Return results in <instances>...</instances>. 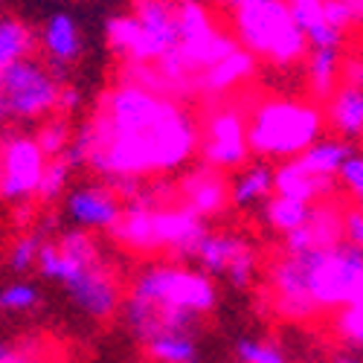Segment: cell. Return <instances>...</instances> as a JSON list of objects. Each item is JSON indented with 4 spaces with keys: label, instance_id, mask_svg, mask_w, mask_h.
Masks as SVG:
<instances>
[{
    "label": "cell",
    "instance_id": "cell-1",
    "mask_svg": "<svg viewBox=\"0 0 363 363\" xmlns=\"http://www.w3.org/2000/svg\"><path fill=\"white\" fill-rule=\"evenodd\" d=\"M201 151V123L186 108L134 82L105 90L96 111L79 125L65 155L96 172L105 184L148 180L189 166Z\"/></svg>",
    "mask_w": 363,
    "mask_h": 363
},
{
    "label": "cell",
    "instance_id": "cell-2",
    "mask_svg": "<svg viewBox=\"0 0 363 363\" xmlns=\"http://www.w3.org/2000/svg\"><path fill=\"white\" fill-rule=\"evenodd\" d=\"M363 291V250L343 241L335 247L285 253L270 262L267 306L288 323H308L340 311Z\"/></svg>",
    "mask_w": 363,
    "mask_h": 363
},
{
    "label": "cell",
    "instance_id": "cell-3",
    "mask_svg": "<svg viewBox=\"0 0 363 363\" xmlns=\"http://www.w3.org/2000/svg\"><path fill=\"white\" fill-rule=\"evenodd\" d=\"M218 306L213 277L186 264L155 262L134 277L125 302L123 323L140 343L166 331H195L198 323Z\"/></svg>",
    "mask_w": 363,
    "mask_h": 363
},
{
    "label": "cell",
    "instance_id": "cell-4",
    "mask_svg": "<svg viewBox=\"0 0 363 363\" xmlns=\"http://www.w3.org/2000/svg\"><path fill=\"white\" fill-rule=\"evenodd\" d=\"M177 186L143 184L131 201H125L123 218L111 230L119 247L140 256L166 253L172 259H195L203 235L209 233L203 218H198L184 203H174Z\"/></svg>",
    "mask_w": 363,
    "mask_h": 363
},
{
    "label": "cell",
    "instance_id": "cell-5",
    "mask_svg": "<svg viewBox=\"0 0 363 363\" xmlns=\"http://www.w3.org/2000/svg\"><path fill=\"white\" fill-rule=\"evenodd\" d=\"M38 274L62 285L73 306L90 320H111L123 311L125 296L119 279L87 230L73 227L58 241H47L38 256Z\"/></svg>",
    "mask_w": 363,
    "mask_h": 363
},
{
    "label": "cell",
    "instance_id": "cell-6",
    "mask_svg": "<svg viewBox=\"0 0 363 363\" xmlns=\"http://www.w3.org/2000/svg\"><path fill=\"white\" fill-rule=\"evenodd\" d=\"M325 128V113L317 102L270 96L253 105L247 116L250 151L262 160H294L311 148Z\"/></svg>",
    "mask_w": 363,
    "mask_h": 363
},
{
    "label": "cell",
    "instance_id": "cell-7",
    "mask_svg": "<svg viewBox=\"0 0 363 363\" xmlns=\"http://www.w3.org/2000/svg\"><path fill=\"white\" fill-rule=\"evenodd\" d=\"M230 23L235 41L256 62H264L270 67H296L311 52V44L296 23L288 0H250L230 12Z\"/></svg>",
    "mask_w": 363,
    "mask_h": 363
},
{
    "label": "cell",
    "instance_id": "cell-8",
    "mask_svg": "<svg viewBox=\"0 0 363 363\" xmlns=\"http://www.w3.org/2000/svg\"><path fill=\"white\" fill-rule=\"evenodd\" d=\"M105 38L125 65H157L180 41L177 4L174 0H134L131 15L108 21Z\"/></svg>",
    "mask_w": 363,
    "mask_h": 363
},
{
    "label": "cell",
    "instance_id": "cell-9",
    "mask_svg": "<svg viewBox=\"0 0 363 363\" xmlns=\"http://www.w3.org/2000/svg\"><path fill=\"white\" fill-rule=\"evenodd\" d=\"M62 87L65 84L52 73V67L35 62V58H23L0 76V90H4L9 116L18 123H35V119L50 116L58 108Z\"/></svg>",
    "mask_w": 363,
    "mask_h": 363
},
{
    "label": "cell",
    "instance_id": "cell-10",
    "mask_svg": "<svg viewBox=\"0 0 363 363\" xmlns=\"http://www.w3.org/2000/svg\"><path fill=\"white\" fill-rule=\"evenodd\" d=\"M247 111L233 102H221L209 108L201 125V160L216 172L241 169L250 160V140H247Z\"/></svg>",
    "mask_w": 363,
    "mask_h": 363
},
{
    "label": "cell",
    "instance_id": "cell-11",
    "mask_svg": "<svg viewBox=\"0 0 363 363\" xmlns=\"http://www.w3.org/2000/svg\"><path fill=\"white\" fill-rule=\"evenodd\" d=\"M0 155H4L0 201L29 203L33 198H38V186L50 163L38 140L29 134H9L0 140Z\"/></svg>",
    "mask_w": 363,
    "mask_h": 363
},
{
    "label": "cell",
    "instance_id": "cell-12",
    "mask_svg": "<svg viewBox=\"0 0 363 363\" xmlns=\"http://www.w3.org/2000/svg\"><path fill=\"white\" fill-rule=\"evenodd\" d=\"M195 262L201 264L203 274L224 277L233 288H247L259 270L256 247L241 233H230V230L206 233L195 253Z\"/></svg>",
    "mask_w": 363,
    "mask_h": 363
},
{
    "label": "cell",
    "instance_id": "cell-13",
    "mask_svg": "<svg viewBox=\"0 0 363 363\" xmlns=\"http://www.w3.org/2000/svg\"><path fill=\"white\" fill-rule=\"evenodd\" d=\"M123 198L108 184H82L65 198V213L79 230H113L123 218Z\"/></svg>",
    "mask_w": 363,
    "mask_h": 363
},
{
    "label": "cell",
    "instance_id": "cell-14",
    "mask_svg": "<svg viewBox=\"0 0 363 363\" xmlns=\"http://www.w3.org/2000/svg\"><path fill=\"white\" fill-rule=\"evenodd\" d=\"M346 241V209L335 198L320 201L311 206V213L296 233L285 235V253H308V250H323L335 247Z\"/></svg>",
    "mask_w": 363,
    "mask_h": 363
},
{
    "label": "cell",
    "instance_id": "cell-15",
    "mask_svg": "<svg viewBox=\"0 0 363 363\" xmlns=\"http://www.w3.org/2000/svg\"><path fill=\"white\" fill-rule=\"evenodd\" d=\"M177 201L203 221L216 218L230 206V180L216 169L198 166L177 180Z\"/></svg>",
    "mask_w": 363,
    "mask_h": 363
},
{
    "label": "cell",
    "instance_id": "cell-16",
    "mask_svg": "<svg viewBox=\"0 0 363 363\" xmlns=\"http://www.w3.org/2000/svg\"><path fill=\"white\" fill-rule=\"evenodd\" d=\"M38 44L47 55V65L52 67V73L58 79H65L67 67H73L84 52V35H82L76 18L67 12H52L44 21Z\"/></svg>",
    "mask_w": 363,
    "mask_h": 363
},
{
    "label": "cell",
    "instance_id": "cell-17",
    "mask_svg": "<svg viewBox=\"0 0 363 363\" xmlns=\"http://www.w3.org/2000/svg\"><path fill=\"white\" fill-rule=\"evenodd\" d=\"M274 195H277V169L267 166V160L241 166L230 184V203L238 209L264 206Z\"/></svg>",
    "mask_w": 363,
    "mask_h": 363
},
{
    "label": "cell",
    "instance_id": "cell-18",
    "mask_svg": "<svg viewBox=\"0 0 363 363\" xmlns=\"http://www.w3.org/2000/svg\"><path fill=\"white\" fill-rule=\"evenodd\" d=\"M325 125L340 140H357L363 137V90L340 84L335 94L325 99Z\"/></svg>",
    "mask_w": 363,
    "mask_h": 363
},
{
    "label": "cell",
    "instance_id": "cell-19",
    "mask_svg": "<svg viewBox=\"0 0 363 363\" xmlns=\"http://www.w3.org/2000/svg\"><path fill=\"white\" fill-rule=\"evenodd\" d=\"M335 192V180L317 177L299 166V160H285L277 166V195L302 201V203H320L328 201Z\"/></svg>",
    "mask_w": 363,
    "mask_h": 363
},
{
    "label": "cell",
    "instance_id": "cell-20",
    "mask_svg": "<svg viewBox=\"0 0 363 363\" xmlns=\"http://www.w3.org/2000/svg\"><path fill=\"white\" fill-rule=\"evenodd\" d=\"M288 6L302 26L311 50H340L343 33L331 29L325 21V0H288Z\"/></svg>",
    "mask_w": 363,
    "mask_h": 363
},
{
    "label": "cell",
    "instance_id": "cell-21",
    "mask_svg": "<svg viewBox=\"0 0 363 363\" xmlns=\"http://www.w3.org/2000/svg\"><path fill=\"white\" fill-rule=\"evenodd\" d=\"M352 143L349 140H340V137H320L311 148H306L299 157V166L317 174V177H328V180H335L343 169V163L352 157Z\"/></svg>",
    "mask_w": 363,
    "mask_h": 363
},
{
    "label": "cell",
    "instance_id": "cell-22",
    "mask_svg": "<svg viewBox=\"0 0 363 363\" xmlns=\"http://www.w3.org/2000/svg\"><path fill=\"white\" fill-rule=\"evenodd\" d=\"M340 70H343L340 50H311L306 58V84L311 96L325 102L340 87Z\"/></svg>",
    "mask_w": 363,
    "mask_h": 363
},
{
    "label": "cell",
    "instance_id": "cell-23",
    "mask_svg": "<svg viewBox=\"0 0 363 363\" xmlns=\"http://www.w3.org/2000/svg\"><path fill=\"white\" fill-rule=\"evenodd\" d=\"M143 352L155 363H198L201 357L195 331H166L143 343Z\"/></svg>",
    "mask_w": 363,
    "mask_h": 363
},
{
    "label": "cell",
    "instance_id": "cell-24",
    "mask_svg": "<svg viewBox=\"0 0 363 363\" xmlns=\"http://www.w3.org/2000/svg\"><path fill=\"white\" fill-rule=\"evenodd\" d=\"M38 47L35 33L23 21L4 15L0 18V76H4L12 65L33 58V50Z\"/></svg>",
    "mask_w": 363,
    "mask_h": 363
},
{
    "label": "cell",
    "instance_id": "cell-25",
    "mask_svg": "<svg viewBox=\"0 0 363 363\" xmlns=\"http://www.w3.org/2000/svg\"><path fill=\"white\" fill-rule=\"evenodd\" d=\"M308 213H311V203H302V201H294L285 195H274L262 206V221L267 224V230H274L277 235L285 238L306 224Z\"/></svg>",
    "mask_w": 363,
    "mask_h": 363
},
{
    "label": "cell",
    "instance_id": "cell-26",
    "mask_svg": "<svg viewBox=\"0 0 363 363\" xmlns=\"http://www.w3.org/2000/svg\"><path fill=\"white\" fill-rule=\"evenodd\" d=\"M47 245V233L44 230H33V233H23L12 241V247L6 253V267L12 274H26V270L38 267V256Z\"/></svg>",
    "mask_w": 363,
    "mask_h": 363
},
{
    "label": "cell",
    "instance_id": "cell-27",
    "mask_svg": "<svg viewBox=\"0 0 363 363\" xmlns=\"http://www.w3.org/2000/svg\"><path fill=\"white\" fill-rule=\"evenodd\" d=\"M41 306V291L33 282H6L0 285V314H29Z\"/></svg>",
    "mask_w": 363,
    "mask_h": 363
},
{
    "label": "cell",
    "instance_id": "cell-28",
    "mask_svg": "<svg viewBox=\"0 0 363 363\" xmlns=\"http://www.w3.org/2000/svg\"><path fill=\"white\" fill-rule=\"evenodd\" d=\"M73 172H76V163H73L67 155L52 157V160L47 163L44 180H41V186H38V201H41V203H55L58 198L67 192V184H70Z\"/></svg>",
    "mask_w": 363,
    "mask_h": 363
},
{
    "label": "cell",
    "instance_id": "cell-29",
    "mask_svg": "<svg viewBox=\"0 0 363 363\" xmlns=\"http://www.w3.org/2000/svg\"><path fill=\"white\" fill-rule=\"evenodd\" d=\"M35 140L44 148V155L52 160V157H62L65 151L73 145L76 137H73V128H70L67 116H52V119H47V123L38 128Z\"/></svg>",
    "mask_w": 363,
    "mask_h": 363
},
{
    "label": "cell",
    "instance_id": "cell-30",
    "mask_svg": "<svg viewBox=\"0 0 363 363\" xmlns=\"http://www.w3.org/2000/svg\"><path fill=\"white\" fill-rule=\"evenodd\" d=\"M335 335L352 346V349H363V291L357 299H352L346 308L337 311L335 317Z\"/></svg>",
    "mask_w": 363,
    "mask_h": 363
},
{
    "label": "cell",
    "instance_id": "cell-31",
    "mask_svg": "<svg viewBox=\"0 0 363 363\" xmlns=\"http://www.w3.org/2000/svg\"><path fill=\"white\" fill-rule=\"evenodd\" d=\"M235 357H238V363H291L279 346L267 343V340H256V337H238Z\"/></svg>",
    "mask_w": 363,
    "mask_h": 363
},
{
    "label": "cell",
    "instance_id": "cell-32",
    "mask_svg": "<svg viewBox=\"0 0 363 363\" xmlns=\"http://www.w3.org/2000/svg\"><path fill=\"white\" fill-rule=\"evenodd\" d=\"M337 180H340V186L357 201V206H363V151H357V148L352 151V157L343 163Z\"/></svg>",
    "mask_w": 363,
    "mask_h": 363
},
{
    "label": "cell",
    "instance_id": "cell-33",
    "mask_svg": "<svg viewBox=\"0 0 363 363\" xmlns=\"http://www.w3.org/2000/svg\"><path fill=\"white\" fill-rule=\"evenodd\" d=\"M325 21H328L331 29L346 33V29L354 23V15H352V9L343 4V0H325Z\"/></svg>",
    "mask_w": 363,
    "mask_h": 363
},
{
    "label": "cell",
    "instance_id": "cell-34",
    "mask_svg": "<svg viewBox=\"0 0 363 363\" xmlns=\"http://www.w3.org/2000/svg\"><path fill=\"white\" fill-rule=\"evenodd\" d=\"M346 241L363 250V206L346 209Z\"/></svg>",
    "mask_w": 363,
    "mask_h": 363
},
{
    "label": "cell",
    "instance_id": "cell-35",
    "mask_svg": "<svg viewBox=\"0 0 363 363\" xmlns=\"http://www.w3.org/2000/svg\"><path fill=\"white\" fill-rule=\"evenodd\" d=\"M340 82L349 84V87H360V90H363V58H360V55H349V58H343Z\"/></svg>",
    "mask_w": 363,
    "mask_h": 363
},
{
    "label": "cell",
    "instance_id": "cell-36",
    "mask_svg": "<svg viewBox=\"0 0 363 363\" xmlns=\"http://www.w3.org/2000/svg\"><path fill=\"white\" fill-rule=\"evenodd\" d=\"M79 105H82V90L73 87V84H65V87H62V96H58L55 113H58V116H70L73 111H79Z\"/></svg>",
    "mask_w": 363,
    "mask_h": 363
},
{
    "label": "cell",
    "instance_id": "cell-37",
    "mask_svg": "<svg viewBox=\"0 0 363 363\" xmlns=\"http://www.w3.org/2000/svg\"><path fill=\"white\" fill-rule=\"evenodd\" d=\"M18 354V343H9L4 335H0V363H12Z\"/></svg>",
    "mask_w": 363,
    "mask_h": 363
},
{
    "label": "cell",
    "instance_id": "cell-38",
    "mask_svg": "<svg viewBox=\"0 0 363 363\" xmlns=\"http://www.w3.org/2000/svg\"><path fill=\"white\" fill-rule=\"evenodd\" d=\"M209 4H216V6H221V9H227V12H235L238 6L250 4V0H209Z\"/></svg>",
    "mask_w": 363,
    "mask_h": 363
},
{
    "label": "cell",
    "instance_id": "cell-39",
    "mask_svg": "<svg viewBox=\"0 0 363 363\" xmlns=\"http://www.w3.org/2000/svg\"><path fill=\"white\" fill-rule=\"evenodd\" d=\"M343 4L352 9V15H354V23H363V0H343Z\"/></svg>",
    "mask_w": 363,
    "mask_h": 363
},
{
    "label": "cell",
    "instance_id": "cell-40",
    "mask_svg": "<svg viewBox=\"0 0 363 363\" xmlns=\"http://www.w3.org/2000/svg\"><path fill=\"white\" fill-rule=\"evenodd\" d=\"M331 363H363V357L354 352H340V354L331 357Z\"/></svg>",
    "mask_w": 363,
    "mask_h": 363
},
{
    "label": "cell",
    "instance_id": "cell-41",
    "mask_svg": "<svg viewBox=\"0 0 363 363\" xmlns=\"http://www.w3.org/2000/svg\"><path fill=\"white\" fill-rule=\"evenodd\" d=\"M6 119H12V116H9V108H6V99H4V90H0V128L6 125Z\"/></svg>",
    "mask_w": 363,
    "mask_h": 363
},
{
    "label": "cell",
    "instance_id": "cell-42",
    "mask_svg": "<svg viewBox=\"0 0 363 363\" xmlns=\"http://www.w3.org/2000/svg\"><path fill=\"white\" fill-rule=\"evenodd\" d=\"M0 177H4V155H0Z\"/></svg>",
    "mask_w": 363,
    "mask_h": 363
}]
</instances>
